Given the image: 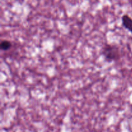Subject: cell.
<instances>
[{"label":"cell","instance_id":"cell-1","mask_svg":"<svg viewBox=\"0 0 132 132\" xmlns=\"http://www.w3.org/2000/svg\"><path fill=\"white\" fill-rule=\"evenodd\" d=\"M101 54L104 60L108 63L116 62L121 58V53L117 45L113 44H105L103 46Z\"/></svg>","mask_w":132,"mask_h":132},{"label":"cell","instance_id":"cell-2","mask_svg":"<svg viewBox=\"0 0 132 132\" xmlns=\"http://www.w3.org/2000/svg\"><path fill=\"white\" fill-rule=\"evenodd\" d=\"M122 27L132 34V18L128 15H123L121 18Z\"/></svg>","mask_w":132,"mask_h":132},{"label":"cell","instance_id":"cell-3","mask_svg":"<svg viewBox=\"0 0 132 132\" xmlns=\"http://www.w3.org/2000/svg\"><path fill=\"white\" fill-rule=\"evenodd\" d=\"M12 47V43L8 40H3L1 42L0 48L3 51H7L10 50Z\"/></svg>","mask_w":132,"mask_h":132}]
</instances>
